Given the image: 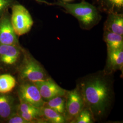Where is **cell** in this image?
Here are the masks:
<instances>
[{
    "mask_svg": "<svg viewBox=\"0 0 123 123\" xmlns=\"http://www.w3.org/2000/svg\"><path fill=\"white\" fill-rule=\"evenodd\" d=\"M84 107L94 117L103 115L110 105L111 88L107 79L99 75L86 78L78 86Z\"/></svg>",
    "mask_w": 123,
    "mask_h": 123,
    "instance_id": "1",
    "label": "cell"
},
{
    "mask_svg": "<svg viewBox=\"0 0 123 123\" xmlns=\"http://www.w3.org/2000/svg\"><path fill=\"white\" fill-rule=\"evenodd\" d=\"M51 6H59L66 13L76 18L81 28L84 30L92 29L98 24L102 19L100 12L97 7L84 0L76 3L58 0L51 3Z\"/></svg>",
    "mask_w": 123,
    "mask_h": 123,
    "instance_id": "2",
    "label": "cell"
},
{
    "mask_svg": "<svg viewBox=\"0 0 123 123\" xmlns=\"http://www.w3.org/2000/svg\"><path fill=\"white\" fill-rule=\"evenodd\" d=\"M19 78L22 82L34 83L49 78L44 68L29 53H25L18 68Z\"/></svg>",
    "mask_w": 123,
    "mask_h": 123,
    "instance_id": "3",
    "label": "cell"
},
{
    "mask_svg": "<svg viewBox=\"0 0 123 123\" xmlns=\"http://www.w3.org/2000/svg\"><path fill=\"white\" fill-rule=\"evenodd\" d=\"M12 10L11 21L17 35L21 36L27 33L34 23L31 14L20 3H13Z\"/></svg>",
    "mask_w": 123,
    "mask_h": 123,
    "instance_id": "4",
    "label": "cell"
},
{
    "mask_svg": "<svg viewBox=\"0 0 123 123\" xmlns=\"http://www.w3.org/2000/svg\"><path fill=\"white\" fill-rule=\"evenodd\" d=\"M18 93L20 101L30 104L38 108L44 106L45 101L33 83L23 82L19 86Z\"/></svg>",
    "mask_w": 123,
    "mask_h": 123,
    "instance_id": "5",
    "label": "cell"
},
{
    "mask_svg": "<svg viewBox=\"0 0 123 123\" xmlns=\"http://www.w3.org/2000/svg\"><path fill=\"white\" fill-rule=\"evenodd\" d=\"M22 51L20 45L0 44V69L7 70L16 66Z\"/></svg>",
    "mask_w": 123,
    "mask_h": 123,
    "instance_id": "6",
    "label": "cell"
},
{
    "mask_svg": "<svg viewBox=\"0 0 123 123\" xmlns=\"http://www.w3.org/2000/svg\"><path fill=\"white\" fill-rule=\"evenodd\" d=\"M65 112L68 119L73 120L76 118L84 108V100L78 87L66 94Z\"/></svg>",
    "mask_w": 123,
    "mask_h": 123,
    "instance_id": "7",
    "label": "cell"
},
{
    "mask_svg": "<svg viewBox=\"0 0 123 123\" xmlns=\"http://www.w3.org/2000/svg\"><path fill=\"white\" fill-rule=\"evenodd\" d=\"M18 37L13 29L11 17L6 12L0 18V44L20 45Z\"/></svg>",
    "mask_w": 123,
    "mask_h": 123,
    "instance_id": "8",
    "label": "cell"
},
{
    "mask_svg": "<svg viewBox=\"0 0 123 123\" xmlns=\"http://www.w3.org/2000/svg\"><path fill=\"white\" fill-rule=\"evenodd\" d=\"M33 83L38 88L40 93L45 102L57 96H65L67 92L50 78Z\"/></svg>",
    "mask_w": 123,
    "mask_h": 123,
    "instance_id": "9",
    "label": "cell"
},
{
    "mask_svg": "<svg viewBox=\"0 0 123 123\" xmlns=\"http://www.w3.org/2000/svg\"><path fill=\"white\" fill-rule=\"evenodd\" d=\"M15 101L8 93H0V119L6 121L16 113Z\"/></svg>",
    "mask_w": 123,
    "mask_h": 123,
    "instance_id": "10",
    "label": "cell"
},
{
    "mask_svg": "<svg viewBox=\"0 0 123 123\" xmlns=\"http://www.w3.org/2000/svg\"><path fill=\"white\" fill-rule=\"evenodd\" d=\"M104 30L123 36V14L107 13Z\"/></svg>",
    "mask_w": 123,
    "mask_h": 123,
    "instance_id": "11",
    "label": "cell"
},
{
    "mask_svg": "<svg viewBox=\"0 0 123 123\" xmlns=\"http://www.w3.org/2000/svg\"><path fill=\"white\" fill-rule=\"evenodd\" d=\"M123 66V49L108 52L105 74L121 70Z\"/></svg>",
    "mask_w": 123,
    "mask_h": 123,
    "instance_id": "12",
    "label": "cell"
},
{
    "mask_svg": "<svg viewBox=\"0 0 123 123\" xmlns=\"http://www.w3.org/2000/svg\"><path fill=\"white\" fill-rule=\"evenodd\" d=\"M99 12L123 13V0H93Z\"/></svg>",
    "mask_w": 123,
    "mask_h": 123,
    "instance_id": "13",
    "label": "cell"
},
{
    "mask_svg": "<svg viewBox=\"0 0 123 123\" xmlns=\"http://www.w3.org/2000/svg\"><path fill=\"white\" fill-rule=\"evenodd\" d=\"M104 31L103 38L106 44L108 52L123 49V36Z\"/></svg>",
    "mask_w": 123,
    "mask_h": 123,
    "instance_id": "14",
    "label": "cell"
},
{
    "mask_svg": "<svg viewBox=\"0 0 123 123\" xmlns=\"http://www.w3.org/2000/svg\"><path fill=\"white\" fill-rule=\"evenodd\" d=\"M40 109L42 117L46 120L53 123L65 122V117L57 111L45 106H43Z\"/></svg>",
    "mask_w": 123,
    "mask_h": 123,
    "instance_id": "15",
    "label": "cell"
},
{
    "mask_svg": "<svg viewBox=\"0 0 123 123\" xmlns=\"http://www.w3.org/2000/svg\"><path fill=\"white\" fill-rule=\"evenodd\" d=\"M16 84V80L12 75H0V93H8L12 92Z\"/></svg>",
    "mask_w": 123,
    "mask_h": 123,
    "instance_id": "16",
    "label": "cell"
},
{
    "mask_svg": "<svg viewBox=\"0 0 123 123\" xmlns=\"http://www.w3.org/2000/svg\"><path fill=\"white\" fill-rule=\"evenodd\" d=\"M64 96H57L45 102L44 106L49 107L60 114L64 115L66 105V98Z\"/></svg>",
    "mask_w": 123,
    "mask_h": 123,
    "instance_id": "17",
    "label": "cell"
},
{
    "mask_svg": "<svg viewBox=\"0 0 123 123\" xmlns=\"http://www.w3.org/2000/svg\"><path fill=\"white\" fill-rule=\"evenodd\" d=\"M17 110V112L35 114L42 117L40 108H38L30 104L22 101H20V104L18 106Z\"/></svg>",
    "mask_w": 123,
    "mask_h": 123,
    "instance_id": "18",
    "label": "cell"
},
{
    "mask_svg": "<svg viewBox=\"0 0 123 123\" xmlns=\"http://www.w3.org/2000/svg\"><path fill=\"white\" fill-rule=\"evenodd\" d=\"M94 117L91 112L87 108H84L73 121L77 123H92Z\"/></svg>",
    "mask_w": 123,
    "mask_h": 123,
    "instance_id": "19",
    "label": "cell"
},
{
    "mask_svg": "<svg viewBox=\"0 0 123 123\" xmlns=\"http://www.w3.org/2000/svg\"><path fill=\"white\" fill-rule=\"evenodd\" d=\"M14 3V0H0V18Z\"/></svg>",
    "mask_w": 123,
    "mask_h": 123,
    "instance_id": "20",
    "label": "cell"
},
{
    "mask_svg": "<svg viewBox=\"0 0 123 123\" xmlns=\"http://www.w3.org/2000/svg\"><path fill=\"white\" fill-rule=\"evenodd\" d=\"M5 121L8 123H28L27 121L22 118L17 112L13 114Z\"/></svg>",
    "mask_w": 123,
    "mask_h": 123,
    "instance_id": "21",
    "label": "cell"
},
{
    "mask_svg": "<svg viewBox=\"0 0 123 123\" xmlns=\"http://www.w3.org/2000/svg\"><path fill=\"white\" fill-rule=\"evenodd\" d=\"M35 0L37 2L41 4H44L48 5L49 6H51V2H49L48 1H46L45 0Z\"/></svg>",
    "mask_w": 123,
    "mask_h": 123,
    "instance_id": "22",
    "label": "cell"
},
{
    "mask_svg": "<svg viewBox=\"0 0 123 123\" xmlns=\"http://www.w3.org/2000/svg\"><path fill=\"white\" fill-rule=\"evenodd\" d=\"M62 0L63 1H65V2H69V1H72L73 0Z\"/></svg>",
    "mask_w": 123,
    "mask_h": 123,
    "instance_id": "23",
    "label": "cell"
}]
</instances>
